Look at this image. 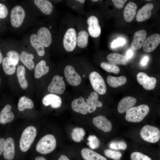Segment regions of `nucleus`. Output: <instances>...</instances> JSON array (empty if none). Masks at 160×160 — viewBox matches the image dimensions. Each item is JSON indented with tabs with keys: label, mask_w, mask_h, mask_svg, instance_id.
I'll return each mask as SVG.
<instances>
[{
	"label": "nucleus",
	"mask_w": 160,
	"mask_h": 160,
	"mask_svg": "<svg viewBox=\"0 0 160 160\" xmlns=\"http://www.w3.org/2000/svg\"><path fill=\"white\" fill-rule=\"evenodd\" d=\"M34 2L35 4L43 13L49 15L52 13L53 7L49 1L45 0H35Z\"/></svg>",
	"instance_id": "nucleus-28"
},
{
	"label": "nucleus",
	"mask_w": 160,
	"mask_h": 160,
	"mask_svg": "<svg viewBox=\"0 0 160 160\" xmlns=\"http://www.w3.org/2000/svg\"><path fill=\"white\" fill-rule=\"evenodd\" d=\"M153 8V4L151 3L145 4L140 9L136 16L137 21L141 22L149 18L151 15V11Z\"/></svg>",
	"instance_id": "nucleus-19"
},
{
	"label": "nucleus",
	"mask_w": 160,
	"mask_h": 160,
	"mask_svg": "<svg viewBox=\"0 0 160 160\" xmlns=\"http://www.w3.org/2000/svg\"><path fill=\"white\" fill-rule=\"evenodd\" d=\"M35 160H46V159L43 157L38 156L36 157Z\"/></svg>",
	"instance_id": "nucleus-49"
},
{
	"label": "nucleus",
	"mask_w": 160,
	"mask_h": 160,
	"mask_svg": "<svg viewBox=\"0 0 160 160\" xmlns=\"http://www.w3.org/2000/svg\"><path fill=\"white\" fill-rule=\"evenodd\" d=\"M65 49L67 51H73L77 44V36L76 30L72 28H69L65 32L63 39Z\"/></svg>",
	"instance_id": "nucleus-6"
},
{
	"label": "nucleus",
	"mask_w": 160,
	"mask_h": 160,
	"mask_svg": "<svg viewBox=\"0 0 160 160\" xmlns=\"http://www.w3.org/2000/svg\"><path fill=\"white\" fill-rule=\"evenodd\" d=\"M133 55V52L132 50L129 49L126 53V57L128 58H131Z\"/></svg>",
	"instance_id": "nucleus-47"
},
{
	"label": "nucleus",
	"mask_w": 160,
	"mask_h": 160,
	"mask_svg": "<svg viewBox=\"0 0 160 160\" xmlns=\"http://www.w3.org/2000/svg\"><path fill=\"white\" fill-rule=\"evenodd\" d=\"M3 57L2 54L0 51V64L2 63L3 60Z\"/></svg>",
	"instance_id": "nucleus-50"
},
{
	"label": "nucleus",
	"mask_w": 160,
	"mask_h": 160,
	"mask_svg": "<svg viewBox=\"0 0 160 160\" xmlns=\"http://www.w3.org/2000/svg\"><path fill=\"white\" fill-rule=\"evenodd\" d=\"M56 141L52 135H47L38 141L36 146L37 151L42 154H47L52 151L56 148Z\"/></svg>",
	"instance_id": "nucleus-2"
},
{
	"label": "nucleus",
	"mask_w": 160,
	"mask_h": 160,
	"mask_svg": "<svg viewBox=\"0 0 160 160\" xmlns=\"http://www.w3.org/2000/svg\"><path fill=\"white\" fill-rule=\"evenodd\" d=\"M6 140L3 138H0V156L3 152Z\"/></svg>",
	"instance_id": "nucleus-45"
},
{
	"label": "nucleus",
	"mask_w": 160,
	"mask_h": 160,
	"mask_svg": "<svg viewBox=\"0 0 160 160\" xmlns=\"http://www.w3.org/2000/svg\"><path fill=\"white\" fill-rule=\"evenodd\" d=\"M85 135L84 129L82 128L76 127L72 130L71 134L72 139L76 142H79L83 140Z\"/></svg>",
	"instance_id": "nucleus-35"
},
{
	"label": "nucleus",
	"mask_w": 160,
	"mask_h": 160,
	"mask_svg": "<svg viewBox=\"0 0 160 160\" xmlns=\"http://www.w3.org/2000/svg\"><path fill=\"white\" fill-rule=\"evenodd\" d=\"M104 153L106 156L114 160H119L122 157L120 152L110 149H105Z\"/></svg>",
	"instance_id": "nucleus-37"
},
{
	"label": "nucleus",
	"mask_w": 160,
	"mask_h": 160,
	"mask_svg": "<svg viewBox=\"0 0 160 160\" xmlns=\"http://www.w3.org/2000/svg\"><path fill=\"white\" fill-rule=\"evenodd\" d=\"M15 155V143L14 139L11 137H8L5 141L3 151L4 156L6 159L11 160L14 159Z\"/></svg>",
	"instance_id": "nucleus-20"
},
{
	"label": "nucleus",
	"mask_w": 160,
	"mask_h": 160,
	"mask_svg": "<svg viewBox=\"0 0 160 160\" xmlns=\"http://www.w3.org/2000/svg\"><path fill=\"white\" fill-rule=\"evenodd\" d=\"M58 160H70L66 156L64 155L61 156Z\"/></svg>",
	"instance_id": "nucleus-48"
},
{
	"label": "nucleus",
	"mask_w": 160,
	"mask_h": 160,
	"mask_svg": "<svg viewBox=\"0 0 160 160\" xmlns=\"http://www.w3.org/2000/svg\"><path fill=\"white\" fill-rule=\"evenodd\" d=\"M89 80L95 92L102 95L106 92L105 82L101 76L97 72L93 71L89 75Z\"/></svg>",
	"instance_id": "nucleus-5"
},
{
	"label": "nucleus",
	"mask_w": 160,
	"mask_h": 160,
	"mask_svg": "<svg viewBox=\"0 0 160 160\" xmlns=\"http://www.w3.org/2000/svg\"><path fill=\"white\" fill-rule=\"evenodd\" d=\"M98 95L95 92H92L87 99H86L88 105V112L91 113L95 111L97 107H101L103 105L102 102L98 100Z\"/></svg>",
	"instance_id": "nucleus-17"
},
{
	"label": "nucleus",
	"mask_w": 160,
	"mask_h": 160,
	"mask_svg": "<svg viewBox=\"0 0 160 160\" xmlns=\"http://www.w3.org/2000/svg\"><path fill=\"white\" fill-rule=\"evenodd\" d=\"M64 74L67 81L70 85L76 86L81 83V78L72 66L68 65L66 66L64 70Z\"/></svg>",
	"instance_id": "nucleus-9"
},
{
	"label": "nucleus",
	"mask_w": 160,
	"mask_h": 160,
	"mask_svg": "<svg viewBox=\"0 0 160 160\" xmlns=\"http://www.w3.org/2000/svg\"><path fill=\"white\" fill-rule=\"evenodd\" d=\"M25 15L23 9L20 6L17 5L12 9L11 15V22L12 25L15 28L19 27L22 24Z\"/></svg>",
	"instance_id": "nucleus-7"
},
{
	"label": "nucleus",
	"mask_w": 160,
	"mask_h": 160,
	"mask_svg": "<svg viewBox=\"0 0 160 160\" xmlns=\"http://www.w3.org/2000/svg\"><path fill=\"white\" fill-rule=\"evenodd\" d=\"M30 41L38 55L41 57L44 56L45 54L44 47L37 35L36 34H32L30 37Z\"/></svg>",
	"instance_id": "nucleus-26"
},
{
	"label": "nucleus",
	"mask_w": 160,
	"mask_h": 160,
	"mask_svg": "<svg viewBox=\"0 0 160 160\" xmlns=\"http://www.w3.org/2000/svg\"><path fill=\"white\" fill-rule=\"evenodd\" d=\"M107 59L109 63L113 65H125L129 62V59L126 56L118 53L109 54Z\"/></svg>",
	"instance_id": "nucleus-22"
},
{
	"label": "nucleus",
	"mask_w": 160,
	"mask_h": 160,
	"mask_svg": "<svg viewBox=\"0 0 160 160\" xmlns=\"http://www.w3.org/2000/svg\"><path fill=\"white\" fill-rule=\"evenodd\" d=\"M76 1H78L79 2H80V3H81L82 4H83L84 2L85 1V0H76Z\"/></svg>",
	"instance_id": "nucleus-51"
},
{
	"label": "nucleus",
	"mask_w": 160,
	"mask_h": 160,
	"mask_svg": "<svg viewBox=\"0 0 160 160\" xmlns=\"http://www.w3.org/2000/svg\"><path fill=\"white\" fill-rule=\"evenodd\" d=\"M136 4L132 2H129L125 7L124 12V17L125 20L129 22L133 20L136 12Z\"/></svg>",
	"instance_id": "nucleus-25"
},
{
	"label": "nucleus",
	"mask_w": 160,
	"mask_h": 160,
	"mask_svg": "<svg viewBox=\"0 0 160 160\" xmlns=\"http://www.w3.org/2000/svg\"><path fill=\"white\" fill-rule=\"evenodd\" d=\"M141 137L145 141L152 143L157 142L160 138V131L156 127L149 125H145L140 131Z\"/></svg>",
	"instance_id": "nucleus-4"
},
{
	"label": "nucleus",
	"mask_w": 160,
	"mask_h": 160,
	"mask_svg": "<svg viewBox=\"0 0 160 160\" xmlns=\"http://www.w3.org/2000/svg\"><path fill=\"white\" fill-rule=\"evenodd\" d=\"M37 134V130L33 126L26 127L23 131L19 143L20 150L23 152L27 151L34 140Z\"/></svg>",
	"instance_id": "nucleus-3"
},
{
	"label": "nucleus",
	"mask_w": 160,
	"mask_h": 160,
	"mask_svg": "<svg viewBox=\"0 0 160 160\" xmlns=\"http://www.w3.org/2000/svg\"><path fill=\"white\" fill-rule=\"evenodd\" d=\"M51 26H50V28H51Z\"/></svg>",
	"instance_id": "nucleus-53"
},
{
	"label": "nucleus",
	"mask_w": 160,
	"mask_h": 160,
	"mask_svg": "<svg viewBox=\"0 0 160 160\" xmlns=\"http://www.w3.org/2000/svg\"><path fill=\"white\" fill-rule=\"evenodd\" d=\"M7 56L14 65H16L18 64L20 57L17 52L13 50L10 51L7 53Z\"/></svg>",
	"instance_id": "nucleus-41"
},
{
	"label": "nucleus",
	"mask_w": 160,
	"mask_h": 160,
	"mask_svg": "<svg viewBox=\"0 0 160 160\" xmlns=\"http://www.w3.org/2000/svg\"><path fill=\"white\" fill-rule=\"evenodd\" d=\"M81 154L85 160H107L103 156L87 148L82 149L81 151Z\"/></svg>",
	"instance_id": "nucleus-24"
},
{
	"label": "nucleus",
	"mask_w": 160,
	"mask_h": 160,
	"mask_svg": "<svg viewBox=\"0 0 160 160\" xmlns=\"http://www.w3.org/2000/svg\"><path fill=\"white\" fill-rule=\"evenodd\" d=\"M100 66L102 68L108 72L118 74L120 71V69L117 65L111 64L109 63L103 62L101 63Z\"/></svg>",
	"instance_id": "nucleus-36"
},
{
	"label": "nucleus",
	"mask_w": 160,
	"mask_h": 160,
	"mask_svg": "<svg viewBox=\"0 0 160 160\" xmlns=\"http://www.w3.org/2000/svg\"><path fill=\"white\" fill-rule=\"evenodd\" d=\"M114 5L117 8L121 9L122 8L124 3L127 1L126 0H112Z\"/></svg>",
	"instance_id": "nucleus-44"
},
{
	"label": "nucleus",
	"mask_w": 160,
	"mask_h": 160,
	"mask_svg": "<svg viewBox=\"0 0 160 160\" xmlns=\"http://www.w3.org/2000/svg\"><path fill=\"white\" fill-rule=\"evenodd\" d=\"M8 13L7 8L5 5L0 3V19L4 18L6 17Z\"/></svg>",
	"instance_id": "nucleus-43"
},
{
	"label": "nucleus",
	"mask_w": 160,
	"mask_h": 160,
	"mask_svg": "<svg viewBox=\"0 0 160 160\" xmlns=\"http://www.w3.org/2000/svg\"><path fill=\"white\" fill-rule=\"evenodd\" d=\"M160 43V35L158 33L152 34L145 40L143 48L144 52L149 53L153 51Z\"/></svg>",
	"instance_id": "nucleus-11"
},
{
	"label": "nucleus",
	"mask_w": 160,
	"mask_h": 160,
	"mask_svg": "<svg viewBox=\"0 0 160 160\" xmlns=\"http://www.w3.org/2000/svg\"><path fill=\"white\" fill-rule=\"evenodd\" d=\"M37 34L44 47H47L50 46L52 41V36L50 31L47 28L41 27L38 31Z\"/></svg>",
	"instance_id": "nucleus-21"
},
{
	"label": "nucleus",
	"mask_w": 160,
	"mask_h": 160,
	"mask_svg": "<svg viewBox=\"0 0 160 160\" xmlns=\"http://www.w3.org/2000/svg\"><path fill=\"white\" fill-rule=\"evenodd\" d=\"M136 99L133 97L126 96L121 99L119 102L117 110L119 113H123L127 111L136 103Z\"/></svg>",
	"instance_id": "nucleus-15"
},
{
	"label": "nucleus",
	"mask_w": 160,
	"mask_h": 160,
	"mask_svg": "<svg viewBox=\"0 0 160 160\" xmlns=\"http://www.w3.org/2000/svg\"><path fill=\"white\" fill-rule=\"evenodd\" d=\"M147 35V32L144 30L136 32L131 43V48L135 50L140 49L146 39Z\"/></svg>",
	"instance_id": "nucleus-14"
},
{
	"label": "nucleus",
	"mask_w": 160,
	"mask_h": 160,
	"mask_svg": "<svg viewBox=\"0 0 160 160\" xmlns=\"http://www.w3.org/2000/svg\"><path fill=\"white\" fill-rule=\"evenodd\" d=\"M71 106L73 110L76 112L83 115H85L88 112L87 103L85 101L84 98L81 97L73 100Z\"/></svg>",
	"instance_id": "nucleus-18"
},
{
	"label": "nucleus",
	"mask_w": 160,
	"mask_h": 160,
	"mask_svg": "<svg viewBox=\"0 0 160 160\" xmlns=\"http://www.w3.org/2000/svg\"><path fill=\"white\" fill-rule=\"evenodd\" d=\"M109 146L111 148L116 150H125L127 147L126 143L121 141L112 142Z\"/></svg>",
	"instance_id": "nucleus-39"
},
{
	"label": "nucleus",
	"mask_w": 160,
	"mask_h": 160,
	"mask_svg": "<svg viewBox=\"0 0 160 160\" xmlns=\"http://www.w3.org/2000/svg\"><path fill=\"white\" fill-rule=\"evenodd\" d=\"M149 111V107L145 104L132 107L126 111L125 119L130 122H140L143 120Z\"/></svg>",
	"instance_id": "nucleus-1"
},
{
	"label": "nucleus",
	"mask_w": 160,
	"mask_h": 160,
	"mask_svg": "<svg viewBox=\"0 0 160 160\" xmlns=\"http://www.w3.org/2000/svg\"><path fill=\"white\" fill-rule=\"evenodd\" d=\"M42 103L45 106L50 105L52 108H57L61 106L62 100L59 96L53 94H49L43 97Z\"/></svg>",
	"instance_id": "nucleus-16"
},
{
	"label": "nucleus",
	"mask_w": 160,
	"mask_h": 160,
	"mask_svg": "<svg viewBox=\"0 0 160 160\" xmlns=\"http://www.w3.org/2000/svg\"><path fill=\"white\" fill-rule=\"evenodd\" d=\"M87 23L90 35L93 37H98L101 33V29L97 18L94 16H90L87 20Z\"/></svg>",
	"instance_id": "nucleus-12"
},
{
	"label": "nucleus",
	"mask_w": 160,
	"mask_h": 160,
	"mask_svg": "<svg viewBox=\"0 0 160 160\" xmlns=\"http://www.w3.org/2000/svg\"><path fill=\"white\" fill-rule=\"evenodd\" d=\"M88 142L87 144L90 148L93 149L98 148L100 145V141L98 137L94 135H89L87 138Z\"/></svg>",
	"instance_id": "nucleus-38"
},
{
	"label": "nucleus",
	"mask_w": 160,
	"mask_h": 160,
	"mask_svg": "<svg viewBox=\"0 0 160 160\" xmlns=\"http://www.w3.org/2000/svg\"><path fill=\"white\" fill-rule=\"evenodd\" d=\"M107 81L108 84L111 87L116 88L125 84L127 79L124 76L115 77L110 75L108 76Z\"/></svg>",
	"instance_id": "nucleus-30"
},
{
	"label": "nucleus",
	"mask_w": 160,
	"mask_h": 160,
	"mask_svg": "<svg viewBox=\"0 0 160 160\" xmlns=\"http://www.w3.org/2000/svg\"><path fill=\"white\" fill-rule=\"evenodd\" d=\"M12 107L10 105H7L2 110L0 113V123L5 124L12 121L14 118L13 113L11 111Z\"/></svg>",
	"instance_id": "nucleus-23"
},
{
	"label": "nucleus",
	"mask_w": 160,
	"mask_h": 160,
	"mask_svg": "<svg viewBox=\"0 0 160 160\" xmlns=\"http://www.w3.org/2000/svg\"><path fill=\"white\" fill-rule=\"evenodd\" d=\"M25 71L23 65L19 66L17 69V76L18 81L21 87L23 89H26L28 84L25 77Z\"/></svg>",
	"instance_id": "nucleus-31"
},
{
	"label": "nucleus",
	"mask_w": 160,
	"mask_h": 160,
	"mask_svg": "<svg viewBox=\"0 0 160 160\" xmlns=\"http://www.w3.org/2000/svg\"><path fill=\"white\" fill-rule=\"evenodd\" d=\"M148 60V57L147 56H145L142 60L141 63L143 66L145 65Z\"/></svg>",
	"instance_id": "nucleus-46"
},
{
	"label": "nucleus",
	"mask_w": 160,
	"mask_h": 160,
	"mask_svg": "<svg viewBox=\"0 0 160 160\" xmlns=\"http://www.w3.org/2000/svg\"><path fill=\"white\" fill-rule=\"evenodd\" d=\"M62 77L55 75L49 84L47 89L50 92L58 94H63L65 89V83Z\"/></svg>",
	"instance_id": "nucleus-8"
},
{
	"label": "nucleus",
	"mask_w": 160,
	"mask_h": 160,
	"mask_svg": "<svg viewBox=\"0 0 160 160\" xmlns=\"http://www.w3.org/2000/svg\"><path fill=\"white\" fill-rule=\"evenodd\" d=\"M138 83L143 86V88L147 90L153 89L156 86L157 80L156 78L149 77L146 73L140 72L137 76Z\"/></svg>",
	"instance_id": "nucleus-10"
},
{
	"label": "nucleus",
	"mask_w": 160,
	"mask_h": 160,
	"mask_svg": "<svg viewBox=\"0 0 160 160\" xmlns=\"http://www.w3.org/2000/svg\"><path fill=\"white\" fill-rule=\"evenodd\" d=\"M92 122L97 127L104 132H108L112 130V126L111 122L103 116L94 117Z\"/></svg>",
	"instance_id": "nucleus-13"
},
{
	"label": "nucleus",
	"mask_w": 160,
	"mask_h": 160,
	"mask_svg": "<svg viewBox=\"0 0 160 160\" xmlns=\"http://www.w3.org/2000/svg\"><path fill=\"white\" fill-rule=\"evenodd\" d=\"M2 66L4 72L7 74L12 75L15 72L16 65H14L11 60L7 57L3 58Z\"/></svg>",
	"instance_id": "nucleus-33"
},
{
	"label": "nucleus",
	"mask_w": 160,
	"mask_h": 160,
	"mask_svg": "<svg viewBox=\"0 0 160 160\" xmlns=\"http://www.w3.org/2000/svg\"><path fill=\"white\" fill-rule=\"evenodd\" d=\"M131 160H152L148 156L138 152H133L130 155Z\"/></svg>",
	"instance_id": "nucleus-40"
},
{
	"label": "nucleus",
	"mask_w": 160,
	"mask_h": 160,
	"mask_svg": "<svg viewBox=\"0 0 160 160\" xmlns=\"http://www.w3.org/2000/svg\"><path fill=\"white\" fill-rule=\"evenodd\" d=\"M89 34L85 30L80 31L77 37V44L79 47L84 48L86 47L88 40Z\"/></svg>",
	"instance_id": "nucleus-34"
},
{
	"label": "nucleus",
	"mask_w": 160,
	"mask_h": 160,
	"mask_svg": "<svg viewBox=\"0 0 160 160\" xmlns=\"http://www.w3.org/2000/svg\"><path fill=\"white\" fill-rule=\"evenodd\" d=\"M49 67L46 66V63L44 60H42L36 66L34 70V76L36 79H39L47 74L49 71Z\"/></svg>",
	"instance_id": "nucleus-29"
},
{
	"label": "nucleus",
	"mask_w": 160,
	"mask_h": 160,
	"mask_svg": "<svg viewBox=\"0 0 160 160\" xmlns=\"http://www.w3.org/2000/svg\"><path fill=\"white\" fill-rule=\"evenodd\" d=\"M92 1L93 2H96L98 0H92Z\"/></svg>",
	"instance_id": "nucleus-52"
},
{
	"label": "nucleus",
	"mask_w": 160,
	"mask_h": 160,
	"mask_svg": "<svg viewBox=\"0 0 160 160\" xmlns=\"http://www.w3.org/2000/svg\"><path fill=\"white\" fill-rule=\"evenodd\" d=\"M19 57L20 61L29 70H31L34 69L35 64L33 61L34 56L33 54L23 51Z\"/></svg>",
	"instance_id": "nucleus-27"
},
{
	"label": "nucleus",
	"mask_w": 160,
	"mask_h": 160,
	"mask_svg": "<svg viewBox=\"0 0 160 160\" xmlns=\"http://www.w3.org/2000/svg\"><path fill=\"white\" fill-rule=\"evenodd\" d=\"M34 103L31 99L25 96L20 97L17 104L18 109L20 111H23L26 109H32Z\"/></svg>",
	"instance_id": "nucleus-32"
},
{
	"label": "nucleus",
	"mask_w": 160,
	"mask_h": 160,
	"mask_svg": "<svg viewBox=\"0 0 160 160\" xmlns=\"http://www.w3.org/2000/svg\"><path fill=\"white\" fill-rule=\"evenodd\" d=\"M0 82H1V79H0Z\"/></svg>",
	"instance_id": "nucleus-54"
},
{
	"label": "nucleus",
	"mask_w": 160,
	"mask_h": 160,
	"mask_svg": "<svg viewBox=\"0 0 160 160\" xmlns=\"http://www.w3.org/2000/svg\"><path fill=\"white\" fill-rule=\"evenodd\" d=\"M126 41L124 39L120 38L114 40L112 43L111 47L112 48H115L123 45L125 43Z\"/></svg>",
	"instance_id": "nucleus-42"
}]
</instances>
